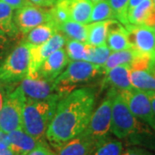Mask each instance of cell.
Here are the masks:
<instances>
[{"instance_id":"cell-14","label":"cell","mask_w":155,"mask_h":155,"mask_svg":"<svg viewBox=\"0 0 155 155\" xmlns=\"http://www.w3.org/2000/svg\"><path fill=\"white\" fill-rule=\"evenodd\" d=\"M97 147L94 140L84 131L56 148V151L57 155H91Z\"/></svg>"},{"instance_id":"cell-4","label":"cell","mask_w":155,"mask_h":155,"mask_svg":"<svg viewBox=\"0 0 155 155\" xmlns=\"http://www.w3.org/2000/svg\"><path fill=\"white\" fill-rule=\"evenodd\" d=\"M110 91L112 94L110 131L116 138L127 139L149 127L134 116L120 91Z\"/></svg>"},{"instance_id":"cell-24","label":"cell","mask_w":155,"mask_h":155,"mask_svg":"<svg viewBox=\"0 0 155 155\" xmlns=\"http://www.w3.org/2000/svg\"><path fill=\"white\" fill-rule=\"evenodd\" d=\"M137 55L138 53L133 48L111 52L104 65L102 66L104 69V74L113 67L122 66V65L131 66V64L133 63V61L137 57Z\"/></svg>"},{"instance_id":"cell-18","label":"cell","mask_w":155,"mask_h":155,"mask_svg":"<svg viewBox=\"0 0 155 155\" xmlns=\"http://www.w3.org/2000/svg\"><path fill=\"white\" fill-rule=\"evenodd\" d=\"M130 24L155 26V4L153 0H144L127 14Z\"/></svg>"},{"instance_id":"cell-35","label":"cell","mask_w":155,"mask_h":155,"mask_svg":"<svg viewBox=\"0 0 155 155\" xmlns=\"http://www.w3.org/2000/svg\"><path fill=\"white\" fill-rule=\"evenodd\" d=\"M32 4L38 5L40 7H53L56 4L60 1V0H29Z\"/></svg>"},{"instance_id":"cell-30","label":"cell","mask_w":155,"mask_h":155,"mask_svg":"<svg viewBox=\"0 0 155 155\" xmlns=\"http://www.w3.org/2000/svg\"><path fill=\"white\" fill-rule=\"evenodd\" d=\"M116 20L119 21L122 25L129 24L127 19V6L129 0H108Z\"/></svg>"},{"instance_id":"cell-15","label":"cell","mask_w":155,"mask_h":155,"mask_svg":"<svg viewBox=\"0 0 155 155\" xmlns=\"http://www.w3.org/2000/svg\"><path fill=\"white\" fill-rule=\"evenodd\" d=\"M103 86L110 87L118 91H129L134 88L130 80V66L122 65L113 67L104 73Z\"/></svg>"},{"instance_id":"cell-20","label":"cell","mask_w":155,"mask_h":155,"mask_svg":"<svg viewBox=\"0 0 155 155\" xmlns=\"http://www.w3.org/2000/svg\"><path fill=\"white\" fill-rule=\"evenodd\" d=\"M57 32V28L53 22H45L43 24H41L34 28L28 33L26 34L25 39L23 41L29 45L38 46L48 41Z\"/></svg>"},{"instance_id":"cell-39","label":"cell","mask_w":155,"mask_h":155,"mask_svg":"<svg viewBox=\"0 0 155 155\" xmlns=\"http://www.w3.org/2000/svg\"><path fill=\"white\" fill-rule=\"evenodd\" d=\"M4 99H5V94H4L3 88H2V84H0V110H1V108L4 104Z\"/></svg>"},{"instance_id":"cell-10","label":"cell","mask_w":155,"mask_h":155,"mask_svg":"<svg viewBox=\"0 0 155 155\" xmlns=\"http://www.w3.org/2000/svg\"><path fill=\"white\" fill-rule=\"evenodd\" d=\"M14 22L18 31L26 35L31 29L45 22H50L49 10L29 3L18 9L14 14Z\"/></svg>"},{"instance_id":"cell-43","label":"cell","mask_w":155,"mask_h":155,"mask_svg":"<svg viewBox=\"0 0 155 155\" xmlns=\"http://www.w3.org/2000/svg\"><path fill=\"white\" fill-rule=\"evenodd\" d=\"M154 28H155V26H154Z\"/></svg>"},{"instance_id":"cell-37","label":"cell","mask_w":155,"mask_h":155,"mask_svg":"<svg viewBox=\"0 0 155 155\" xmlns=\"http://www.w3.org/2000/svg\"><path fill=\"white\" fill-rule=\"evenodd\" d=\"M144 0H129L128 2V6H127V14L130 11L134 10L137 5H139L140 3H142Z\"/></svg>"},{"instance_id":"cell-38","label":"cell","mask_w":155,"mask_h":155,"mask_svg":"<svg viewBox=\"0 0 155 155\" xmlns=\"http://www.w3.org/2000/svg\"><path fill=\"white\" fill-rule=\"evenodd\" d=\"M145 92L147 93V95L148 97H149L150 101H151V104H152L153 110L154 111L155 114V91H146Z\"/></svg>"},{"instance_id":"cell-25","label":"cell","mask_w":155,"mask_h":155,"mask_svg":"<svg viewBox=\"0 0 155 155\" xmlns=\"http://www.w3.org/2000/svg\"><path fill=\"white\" fill-rule=\"evenodd\" d=\"M0 29L11 38L18 35V29L14 22V10L3 1H0Z\"/></svg>"},{"instance_id":"cell-40","label":"cell","mask_w":155,"mask_h":155,"mask_svg":"<svg viewBox=\"0 0 155 155\" xmlns=\"http://www.w3.org/2000/svg\"><path fill=\"white\" fill-rule=\"evenodd\" d=\"M91 1H92L93 4H94V3H97V2H98V1H101V0H91Z\"/></svg>"},{"instance_id":"cell-27","label":"cell","mask_w":155,"mask_h":155,"mask_svg":"<svg viewBox=\"0 0 155 155\" xmlns=\"http://www.w3.org/2000/svg\"><path fill=\"white\" fill-rule=\"evenodd\" d=\"M116 19L108 0H101L93 4L89 23Z\"/></svg>"},{"instance_id":"cell-9","label":"cell","mask_w":155,"mask_h":155,"mask_svg":"<svg viewBox=\"0 0 155 155\" xmlns=\"http://www.w3.org/2000/svg\"><path fill=\"white\" fill-rule=\"evenodd\" d=\"M127 39L131 48L140 54L155 57V28L145 24H128Z\"/></svg>"},{"instance_id":"cell-8","label":"cell","mask_w":155,"mask_h":155,"mask_svg":"<svg viewBox=\"0 0 155 155\" xmlns=\"http://www.w3.org/2000/svg\"><path fill=\"white\" fill-rule=\"evenodd\" d=\"M120 92L127 102V106L134 116L148 126L155 133V114L147 93L144 91L135 88Z\"/></svg>"},{"instance_id":"cell-23","label":"cell","mask_w":155,"mask_h":155,"mask_svg":"<svg viewBox=\"0 0 155 155\" xmlns=\"http://www.w3.org/2000/svg\"><path fill=\"white\" fill-rule=\"evenodd\" d=\"M130 80L134 88L141 91H155V72L147 69H131Z\"/></svg>"},{"instance_id":"cell-12","label":"cell","mask_w":155,"mask_h":155,"mask_svg":"<svg viewBox=\"0 0 155 155\" xmlns=\"http://www.w3.org/2000/svg\"><path fill=\"white\" fill-rule=\"evenodd\" d=\"M21 87L26 98L33 100H60L61 97L54 87V82L41 78L26 77L20 82Z\"/></svg>"},{"instance_id":"cell-36","label":"cell","mask_w":155,"mask_h":155,"mask_svg":"<svg viewBox=\"0 0 155 155\" xmlns=\"http://www.w3.org/2000/svg\"><path fill=\"white\" fill-rule=\"evenodd\" d=\"M10 147V140L8 134L5 133L0 130V150L9 148Z\"/></svg>"},{"instance_id":"cell-26","label":"cell","mask_w":155,"mask_h":155,"mask_svg":"<svg viewBox=\"0 0 155 155\" xmlns=\"http://www.w3.org/2000/svg\"><path fill=\"white\" fill-rule=\"evenodd\" d=\"M65 46H66L65 50L67 52V54L70 61H86L91 45L83 41L67 40Z\"/></svg>"},{"instance_id":"cell-6","label":"cell","mask_w":155,"mask_h":155,"mask_svg":"<svg viewBox=\"0 0 155 155\" xmlns=\"http://www.w3.org/2000/svg\"><path fill=\"white\" fill-rule=\"evenodd\" d=\"M25 100L26 97L19 85L7 91L0 110L1 131L9 134L22 128V111Z\"/></svg>"},{"instance_id":"cell-17","label":"cell","mask_w":155,"mask_h":155,"mask_svg":"<svg viewBox=\"0 0 155 155\" xmlns=\"http://www.w3.org/2000/svg\"><path fill=\"white\" fill-rule=\"evenodd\" d=\"M10 147L15 155H27L37 146L45 142L38 140L21 129H16L8 134Z\"/></svg>"},{"instance_id":"cell-16","label":"cell","mask_w":155,"mask_h":155,"mask_svg":"<svg viewBox=\"0 0 155 155\" xmlns=\"http://www.w3.org/2000/svg\"><path fill=\"white\" fill-rule=\"evenodd\" d=\"M106 46L112 52L131 48L127 39V29L124 25L116 19H111L109 22Z\"/></svg>"},{"instance_id":"cell-28","label":"cell","mask_w":155,"mask_h":155,"mask_svg":"<svg viewBox=\"0 0 155 155\" xmlns=\"http://www.w3.org/2000/svg\"><path fill=\"white\" fill-rule=\"evenodd\" d=\"M123 146L120 140L109 139L98 146L91 155H121Z\"/></svg>"},{"instance_id":"cell-32","label":"cell","mask_w":155,"mask_h":155,"mask_svg":"<svg viewBox=\"0 0 155 155\" xmlns=\"http://www.w3.org/2000/svg\"><path fill=\"white\" fill-rule=\"evenodd\" d=\"M121 155H155V153L143 147H129L122 151Z\"/></svg>"},{"instance_id":"cell-22","label":"cell","mask_w":155,"mask_h":155,"mask_svg":"<svg viewBox=\"0 0 155 155\" xmlns=\"http://www.w3.org/2000/svg\"><path fill=\"white\" fill-rule=\"evenodd\" d=\"M110 20L102 22H91L87 24V38L86 43L93 47L106 45Z\"/></svg>"},{"instance_id":"cell-7","label":"cell","mask_w":155,"mask_h":155,"mask_svg":"<svg viewBox=\"0 0 155 155\" xmlns=\"http://www.w3.org/2000/svg\"><path fill=\"white\" fill-rule=\"evenodd\" d=\"M111 107L112 94L110 91H109L105 99H104L97 110L93 111L88 126L84 130L97 147L110 139V133H111Z\"/></svg>"},{"instance_id":"cell-29","label":"cell","mask_w":155,"mask_h":155,"mask_svg":"<svg viewBox=\"0 0 155 155\" xmlns=\"http://www.w3.org/2000/svg\"><path fill=\"white\" fill-rule=\"evenodd\" d=\"M111 52L112 51L106 45L98 46V47L91 46L86 61L93 63L95 65L104 66Z\"/></svg>"},{"instance_id":"cell-2","label":"cell","mask_w":155,"mask_h":155,"mask_svg":"<svg viewBox=\"0 0 155 155\" xmlns=\"http://www.w3.org/2000/svg\"><path fill=\"white\" fill-rule=\"evenodd\" d=\"M59 100L26 98L22 111V129L38 140H44Z\"/></svg>"},{"instance_id":"cell-11","label":"cell","mask_w":155,"mask_h":155,"mask_svg":"<svg viewBox=\"0 0 155 155\" xmlns=\"http://www.w3.org/2000/svg\"><path fill=\"white\" fill-rule=\"evenodd\" d=\"M66 41L67 39L62 34L57 32L43 44L38 46L30 45V59L27 77L36 78L37 71L42 62L54 52L62 48L66 44Z\"/></svg>"},{"instance_id":"cell-34","label":"cell","mask_w":155,"mask_h":155,"mask_svg":"<svg viewBox=\"0 0 155 155\" xmlns=\"http://www.w3.org/2000/svg\"><path fill=\"white\" fill-rule=\"evenodd\" d=\"M0 1L5 2L8 5L11 6L13 10H18L31 3L29 0H0Z\"/></svg>"},{"instance_id":"cell-19","label":"cell","mask_w":155,"mask_h":155,"mask_svg":"<svg viewBox=\"0 0 155 155\" xmlns=\"http://www.w3.org/2000/svg\"><path fill=\"white\" fill-rule=\"evenodd\" d=\"M67 7L70 19L83 24H89L93 7L91 0H60Z\"/></svg>"},{"instance_id":"cell-5","label":"cell","mask_w":155,"mask_h":155,"mask_svg":"<svg viewBox=\"0 0 155 155\" xmlns=\"http://www.w3.org/2000/svg\"><path fill=\"white\" fill-rule=\"evenodd\" d=\"M30 45L22 41L10 52L0 65V84H14L27 77L30 59Z\"/></svg>"},{"instance_id":"cell-33","label":"cell","mask_w":155,"mask_h":155,"mask_svg":"<svg viewBox=\"0 0 155 155\" xmlns=\"http://www.w3.org/2000/svg\"><path fill=\"white\" fill-rule=\"evenodd\" d=\"M53 153H54L47 146L46 142H42L31 152H29L27 155H53Z\"/></svg>"},{"instance_id":"cell-41","label":"cell","mask_w":155,"mask_h":155,"mask_svg":"<svg viewBox=\"0 0 155 155\" xmlns=\"http://www.w3.org/2000/svg\"><path fill=\"white\" fill-rule=\"evenodd\" d=\"M53 155H57V154H55V153H53Z\"/></svg>"},{"instance_id":"cell-3","label":"cell","mask_w":155,"mask_h":155,"mask_svg":"<svg viewBox=\"0 0 155 155\" xmlns=\"http://www.w3.org/2000/svg\"><path fill=\"white\" fill-rule=\"evenodd\" d=\"M102 74H104L102 66L84 61H70L66 69L54 81V87L62 99L77 86L89 83Z\"/></svg>"},{"instance_id":"cell-31","label":"cell","mask_w":155,"mask_h":155,"mask_svg":"<svg viewBox=\"0 0 155 155\" xmlns=\"http://www.w3.org/2000/svg\"><path fill=\"white\" fill-rule=\"evenodd\" d=\"M11 37L0 29V65L10 54L11 48Z\"/></svg>"},{"instance_id":"cell-1","label":"cell","mask_w":155,"mask_h":155,"mask_svg":"<svg viewBox=\"0 0 155 155\" xmlns=\"http://www.w3.org/2000/svg\"><path fill=\"white\" fill-rule=\"evenodd\" d=\"M95 100L93 90L79 88L59 101L46 132V138L54 148L60 147L85 130L93 113Z\"/></svg>"},{"instance_id":"cell-42","label":"cell","mask_w":155,"mask_h":155,"mask_svg":"<svg viewBox=\"0 0 155 155\" xmlns=\"http://www.w3.org/2000/svg\"><path fill=\"white\" fill-rule=\"evenodd\" d=\"M153 2H154V4H155V0H153Z\"/></svg>"},{"instance_id":"cell-21","label":"cell","mask_w":155,"mask_h":155,"mask_svg":"<svg viewBox=\"0 0 155 155\" xmlns=\"http://www.w3.org/2000/svg\"><path fill=\"white\" fill-rule=\"evenodd\" d=\"M58 32L61 33L67 40H74L78 41H86L87 38V24L68 20L57 25Z\"/></svg>"},{"instance_id":"cell-13","label":"cell","mask_w":155,"mask_h":155,"mask_svg":"<svg viewBox=\"0 0 155 155\" xmlns=\"http://www.w3.org/2000/svg\"><path fill=\"white\" fill-rule=\"evenodd\" d=\"M70 60L63 48L54 52L40 66L36 78L54 82L69 64Z\"/></svg>"}]
</instances>
